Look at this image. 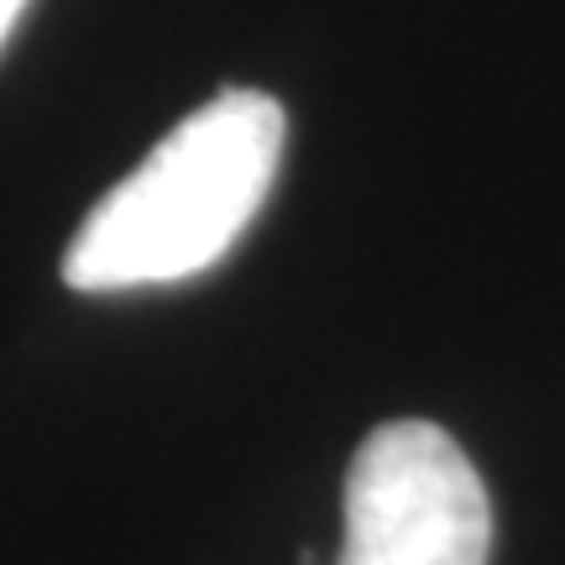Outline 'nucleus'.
Returning <instances> with one entry per match:
<instances>
[{
  "mask_svg": "<svg viewBox=\"0 0 565 565\" xmlns=\"http://www.w3.org/2000/svg\"><path fill=\"white\" fill-rule=\"evenodd\" d=\"M282 137V105L263 89H225L200 105L84 215L63 252V282L121 294L215 267L257 221L278 179Z\"/></svg>",
  "mask_w": 565,
  "mask_h": 565,
  "instance_id": "obj_1",
  "label": "nucleus"
},
{
  "mask_svg": "<svg viewBox=\"0 0 565 565\" xmlns=\"http://www.w3.org/2000/svg\"><path fill=\"white\" fill-rule=\"evenodd\" d=\"M492 503L440 424H377L345 471V540L335 565H487Z\"/></svg>",
  "mask_w": 565,
  "mask_h": 565,
  "instance_id": "obj_2",
  "label": "nucleus"
},
{
  "mask_svg": "<svg viewBox=\"0 0 565 565\" xmlns=\"http://www.w3.org/2000/svg\"><path fill=\"white\" fill-rule=\"evenodd\" d=\"M21 6H26V0H0V42L11 38V26H17V17H21Z\"/></svg>",
  "mask_w": 565,
  "mask_h": 565,
  "instance_id": "obj_3",
  "label": "nucleus"
}]
</instances>
